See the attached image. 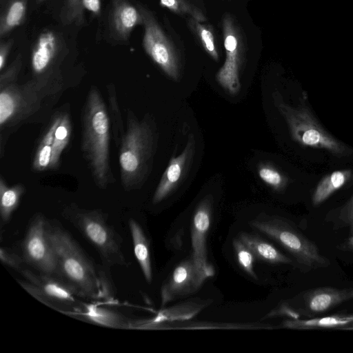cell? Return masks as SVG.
<instances>
[{
  "mask_svg": "<svg viewBox=\"0 0 353 353\" xmlns=\"http://www.w3.org/2000/svg\"><path fill=\"white\" fill-rule=\"evenodd\" d=\"M250 225L277 242L305 270H316L330 265L328 259L321 253L314 242L282 218L258 217L250 222Z\"/></svg>",
  "mask_w": 353,
  "mask_h": 353,
  "instance_id": "obj_7",
  "label": "cell"
},
{
  "mask_svg": "<svg viewBox=\"0 0 353 353\" xmlns=\"http://www.w3.org/2000/svg\"><path fill=\"white\" fill-rule=\"evenodd\" d=\"M212 208L213 198L210 194L207 195L195 209L191 227V256L199 270L208 277L214 272L207 255V236L212 222Z\"/></svg>",
  "mask_w": 353,
  "mask_h": 353,
  "instance_id": "obj_14",
  "label": "cell"
},
{
  "mask_svg": "<svg viewBox=\"0 0 353 353\" xmlns=\"http://www.w3.org/2000/svg\"><path fill=\"white\" fill-rule=\"evenodd\" d=\"M81 148L95 184L105 190L114 183L110 161L111 125L98 89L92 87L81 114Z\"/></svg>",
  "mask_w": 353,
  "mask_h": 353,
  "instance_id": "obj_2",
  "label": "cell"
},
{
  "mask_svg": "<svg viewBox=\"0 0 353 353\" xmlns=\"http://www.w3.org/2000/svg\"><path fill=\"white\" fill-rule=\"evenodd\" d=\"M0 260L3 264L19 273L28 265L22 256L17 254L8 248L1 247Z\"/></svg>",
  "mask_w": 353,
  "mask_h": 353,
  "instance_id": "obj_35",
  "label": "cell"
},
{
  "mask_svg": "<svg viewBox=\"0 0 353 353\" xmlns=\"http://www.w3.org/2000/svg\"><path fill=\"white\" fill-rule=\"evenodd\" d=\"M128 225L134 256L145 281L150 283L152 281V269L149 242L143 228L136 220L129 219Z\"/></svg>",
  "mask_w": 353,
  "mask_h": 353,
  "instance_id": "obj_21",
  "label": "cell"
},
{
  "mask_svg": "<svg viewBox=\"0 0 353 353\" xmlns=\"http://www.w3.org/2000/svg\"><path fill=\"white\" fill-rule=\"evenodd\" d=\"M101 0H65L60 13L64 25L82 24L86 12L98 16L101 13Z\"/></svg>",
  "mask_w": 353,
  "mask_h": 353,
  "instance_id": "obj_24",
  "label": "cell"
},
{
  "mask_svg": "<svg viewBox=\"0 0 353 353\" xmlns=\"http://www.w3.org/2000/svg\"><path fill=\"white\" fill-rule=\"evenodd\" d=\"M282 326L294 330L343 329L350 330L353 327V312L308 319H290L284 321Z\"/></svg>",
  "mask_w": 353,
  "mask_h": 353,
  "instance_id": "obj_18",
  "label": "cell"
},
{
  "mask_svg": "<svg viewBox=\"0 0 353 353\" xmlns=\"http://www.w3.org/2000/svg\"><path fill=\"white\" fill-rule=\"evenodd\" d=\"M46 1V0H37V3H42V2H43V1Z\"/></svg>",
  "mask_w": 353,
  "mask_h": 353,
  "instance_id": "obj_39",
  "label": "cell"
},
{
  "mask_svg": "<svg viewBox=\"0 0 353 353\" xmlns=\"http://www.w3.org/2000/svg\"><path fill=\"white\" fill-rule=\"evenodd\" d=\"M71 134V120L68 114L64 112L56 129L50 169L57 170L59 168L62 152L70 141Z\"/></svg>",
  "mask_w": 353,
  "mask_h": 353,
  "instance_id": "obj_27",
  "label": "cell"
},
{
  "mask_svg": "<svg viewBox=\"0 0 353 353\" xmlns=\"http://www.w3.org/2000/svg\"><path fill=\"white\" fill-rule=\"evenodd\" d=\"M156 146L150 119L138 120L128 110L125 134L119 147L121 181L125 191L139 189L150 172Z\"/></svg>",
  "mask_w": 353,
  "mask_h": 353,
  "instance_id": "obj_3",
  "label": "cell"
},
{
  "mask_svg": "<svg viewBox=\"0 0 353 353\" xmlns=\"http://www.w3.org/2000/svg\"><path fill=\"white\" fill-rule=\"evenodd\" d=\"M208 278L199 270L192 256L182 261L161 286V306L195 293Z\"/></svg>",
  "mask_w": 353,
  "mask_h": 353,
  "instance_id": "obj_13",
  "label": "cell"
},
{
  "mask_svg": "<svg viewBox=\"0 0 353 353\" xmlns=\"http://www.w3.org/2000/svg\"><path fill=\"white\" fill-rule=\"evenodd\" d=\"M350 330H353V327L350 329Z\"/></svg>",
  "mask_w": 353,
  "mask_h": 353,
  "instance_id": "obj_40",
  "label": "cell"
},
{
  "mask_svg": "<svg viewBox=\"0 0 353 353\" xmlns=\"http://www.w3.org/2000/svg\"><path fill=\"white\" fill-rule=\"evenodd\" d=\"M59 70L33 77L23 84H10L0 90V128L17 125L30 119L41 108L43 101L62 90Z\"/></svg>",
  "mask_w": 353,
  "mask_h": 353,
  "instance_id": "obj_4",
  "label": "cell"
},
{
  "mask_svg": "<svg viewBox=\"0 0 353 353\" xmlns=\"http://www.w3.org/2000/svg\"><path fill=\"white\" fill-rule=\"evenodd\" d=\"M239 239L252 250L256 258L272 264H291V259L271 243L256 234L241 232Z\"/></svg>",
  "mask_w": 353,
  "mask_h": 353,
  "instance_id": "obj_20",
  "label": "cell"
},
{
  "mask_svg": "<svg viewBox=\"0 0 353 353\" xmlns=\"http://www.w3.org/2000/svg\"><path fill=\"white\" fill-rule=\"evenodd\" d=\"M351 300H353V287L316 288L304 292L293 299L292 303L281 304L269 316H285L292 319L313 318Z\"/></svg>",
  "mask_w": 353,
  "mask_h": 353,
  "instance_id": "obj_8",
  "label": "cell"
},
{
  "mask_svg": "<svg viewBox=\"0 0 353 353\" xmlns=\"http://www.w3.org/2000/svg\"><path fill=\"white\" fill-rule=\"evenodd\" d=\"M62 115L63 112H59L53 116L41 137L33 158L32 168L34 170L41 172L50 169L55 132L61 122Z\"/></svg>",
  "mask_w": 353,
  "mask_h": 353,
  "instance_id": "obj_23",
  "label": "cell"
},
{
  "mask_svg": "<svg viewBox=\"0 0 353 353\" xmlns=\"http://www.w3.org/2000/svg\"><path fill=\"white\" fill-rule=\"evenodd\" d=\"M61 41L58 35L50 30H43L34 41L31 52V68L33 77L54 70Z\"/></svg>",
  "mask_w": 353,
  "mask_h": 353,
  "instance_id": "obj_16",
  "label": "cell"
},
{
  "mask_svg": "<svg viewBox=\"0 0 353 353\" xmlns=\"http://www.w3.org/2000/svg\"><path fill=\"white\" fill-rule=\"evenodd\" d=\"M336 222L341 227H347L353 236V194L339 210Z\"/></svg>",
  "mask_w": 353,
  "mask_h": 353,
  "instance_id": "obj_36",
  "label": "cell"
},
{
  "mask_svg": "<svg viewBox=\"0 0 353 353\" xmlns=\"http://www.w3.org/2000/svg\"><path fill=\"white\" fill-rule=\"evenodd\" d=\"M272 329L268 324L259 323H193L190 325L180 326L178 329Z\"/></svg>",
  "mask_w": 353,
  "mask_h": 353,
  "instance_id": "obj_33",
  "label": "cell"
},
{
  "mask_svg": "<svg viewBox=\"0 0 353 353\" xmlns=\"http://www.w3.org/2000/svg\"><path fill=\"white\" fill-rule=\"evenodd\" d=\"M25 192L23 184L18 183L8 187L3 178H0V216L1 225L9 223L12 213L17 209Z\"/></svg>",
  "mask_w": 353,
  "mask_h": 353,
  "instance_id": "obj_25",
  "label": "cell"
},
{
  "mask_svg": "<svg viewBox=\"0 0 353 353\" xmlns=\"http://www.w3.org/2000/svg\"><path fill=\"white\" fill-rule=\"evenodd\" d=\"M22 58L21 55L19 54L12 63L4 71H1L0 75V90L3 88L15 83L19 72L21 69Z\"/></svg>",
  "mask_w": 353,
  "mask_h": 353,
  "instance_id": "obj_34",
  "label": "cell"
},
{
  "mask_svg": "<svg viewBox=\"0 0 353 353\" xmlns=\"http://www.w3.org/2000/svg\"><path fill=\"white\" fill-rule=\"evenodd\" d=\"M73 314L80 315L92 323L111 328L130 329L132 325V323L122 314L96 303L83 305L81 310Z\"/></svg>",
  "mask_w": 353,
  "mask_h": 353,
  "instance_id": "obj_19",
  "label": "cell"
},
{
  "mask_svg": "<svg viewBox=\"0 0 353 353\" xmlns=\"http://www.w3.org/2000/svg\"><path fill=\"white\" fill-rule=\"evenodd\" d=\"M258 174L265 183L276 191L283 190L287 185L286 176L272 164H260Z\"/></svg>",
  "mask_w": 353,
  "mask_h": 353,
  "instance_id": "obj_30",
  "label": "cell"
},
{
  "mask_svg": "<svg viewBox=\"0 0 353 353\" xmlns=\"http://www.w3.org/2000/svg\"><path fill=\"white\" fill-rule=\"evenodd\" d=\"M46 230L59 278L72 286L81 298L114 302V292L105 273L96 268L68 231L48 219Z\"/></svg>",
  "mask_w": 353,
  "mask_h": 353,
  "instance_id": "obj_1",
  "label": "cell"
},
{
  "mask_svg": "<svg viewBox=\"0 0 353 353\" xmlns=\"http://www.w3.org/2000/svg\"><path fill=\"white\" fill-rule=\"evenodd\" d=\"M339 248L343 251L353 252V236H350L341 243Z\"/></svg>",
  "mask_w": 353,
  "mask_h": 353,
  "instance_id": "obj_38",
  "label": "cell"
},
{
  "mask_svg": "<svg viewBox=\"0 0 353 353\" xmlns=\"http://www.w3.org/2000/svg\"><path fill=\"white\" fill-rule=\"evenodd\" d=\"M13 45V40L10 39L4 42H1L0 45V70L3 71L6 63Z\"/></svg>",
  "mask_w": 353,
  "mask_h": 353,
  "instance_id": "obj_37",
  "label": "cell"
},
{
  "mask_svg": "<svg viewBox=\"0 0 353 353\" xmlns=\"http://www.w3.org/2000/svg\"><path fill=\"white\" fill-rule=\"evenodd\" d=\"M143 17V46L146 53L163 72L174 81L180 77V65L176 52L153 14L138 7Z\"/></svg>",
  "mask_w": 353,
  "mask_h": 353,
  "instance_id": "obj_10",
  "label": "cell"
},
{
  "mask_svg": "<svg viewBox=\"0 0 353 353\" xmlns=\"http://www.w3.org/2000/svg\"><path fill=\"white\" fill-rule=\"evenodd\" d=\"M352 179L353 170L350 169L336 170L325 175L319 181L313 192V205H321Z\"/></svg>",
  "mask_w": 353,
  "mask_h": 353,
  "instance_id": "obj_22",
  "label": "cell"
},
{
  "mask_svg": "<svg viewBox=\"0 0 353 353\" xmlns=\"http://www.w3.org/2000/svg\"><path fill=\"white\" fill-rule=\"evenodd\" d=\"M107 93L109 103L110 112L108 114L111 125V132L114 144L116 147L119 148L125 134V128L114 87L113 85H107Z\"/></svg>",
  "mask_w": 353,
  "mask_h": 353,
  "instance_id": "obj_28",
  "label": "cell"
},
{
  "mask_svg": "<svg viewBox=\"0 0 353 353\" xmlns=\"http://www.w3.org/2000/svg\"><path fill=\"white\" fill-rule=\"evenodd\" d=\"M223 32L225 49V60L216 74L220 85L232 95L241 90L239 77L242 63V41L239 31L230 14L223 19Z\"/></svg>",
  "mask_w": 353,
  "mask_h": 353,
  "instance_id": "obj_12",
  "label": "cell"
},
{
  "mask_svg": "<svg viewBox=\"0 0 353 353\" xmlns=\"http://www.w3.org/2000/svg\"><path fill=\"white\" fill-rule=\"evenodd\" d=\"M143 24V17L127 0H113L111 10V29L117 39H128L132 30Z\"/></svg>",
  "mask_w": 353,
  "mask_h": 353,
  "instance_id": "obj_17",
  "label": "cell"
},
{
  "mask_svg": "<svg viewBox=\"0 0 353 353\" xmlns=\"http://www.w3.org/2000/svg\"><path fill=\"white\" fill-rule=\"evenodd\" d=\"M162 6L180 14H188L191 18L203 22L207 20L203 13L195 6L186 0H160Z\"/></svg>",
  "mask_w": 353,
  "mask_h": 353,
  "instance_id": "obj_32",
  "label": "cell"
},
{
  "mask_svg": "<svg viewBox=\"0 0 353 353\" xmlns=\"http://www.w3.org/2000/svg\"><path fill=\"white\" fill-rule=\"evenodd\" d=\"M275 106L285 119L293 140L303 147L323 150L338 157H347L352 150L329 133L305 103L304 97L291 105L277 92L273 94Z\"/></svg>",
  "mask_w": 353,
  "mask_h": 353,
  "instance_id": "obj_5",
  "label": "cell"
},
{
  "mask_svg": "<svg viewBox=\"0 0 353 353\" xmlns=\"http://www.w3.org/2000/svg\"><path fill=\"white\" fill-rule=\"evenodd\" d=\"M62 216L96 249L104 265L127 266L121 236L108 223L101 210L85 209L71 203L63 210Z\"/></svg>",
  "mask_w": 353,
  "mask_h": 353,
  "instance_id": "obj_6",
  "label": "cell"
},
{
  "mask_svg": "<svg viewBox=\"0 0 353 353\" xmlns=\"http://www.w3.org/2000/svg\"><path fill=\"white\" fill-rule=\"evenodd\" d=\"M24 280L19 281L22 288L34 298L55 309L70 306L80 297L70 284L54 276L32 272L27 267L20 272Z\"/></svg>",
  "mask_w": 353,
  "mask_h": 353,
  "instance_id": "obj_9",
  "label": "cell"
},
{
  "mask_svg": "<svg viewBox=\"0 0 353 353\" xmlns=\"http://www.w3.org/2000/svg\"><path fill=\"white\" fill-rule=\"evenodd\" d=\"M46 219L39 213L30 221L22 242V256L38 272L59 278L55 255L46 234Z\"/></svg>",
  "mask_w": 353,
  "mask_h": 353,
  "instance_id": "obj_11",
  "label": "cell"
},
{
  "mask_svg": "<svg viewBox=\"0 0 353 353\" xmlns=\"http://www.w3.org/2000/svg\"><path fill=\"white\" fill-rule=\"evenodd\" d=\"M232 244L239 266L250 276L256 279L257 276L254 270V262L256 258L254 253L239 237L235 238Z\"/></svg>",
  "mask_w": 353,
  "mask_h": 353,
  "instance_id": "obj_31",
  "label": "cell"
},
{
  "mask_svg": "<svg viewBox=\"0 0 353 353\" xmlns=\"http://www.w3.org/2000/svg\"><path fill=\"white\" fill-rule=\"evenodd\" d=\"M195 152V140L190 134L185 148L180 154L173 157L163 172L154 193L152 202L159 203L169 196L179 185L192 163Z\"/></svg>",
  "mask_w": 353,
  "mask_h": 353,
  "instance_id": "obj_15",
  "label": "cell"
},
{
  "mask_svg": "<svg viewBox=\"0 0 353 353\" xmlns=\"http://www.w3.org/2000/svg\"><path fill=\"white\" fill-rule=\"evenodd\" d=\"M189 24L195 32L206 52L216 61L219 60V54L215 45L214 37L212 28L191 18Z\"/></svg>",
  "mask_w": 353,
  "mask_h": 353,
  "instance_id": "obj_29",
  "label": "cell"
},
{
  "mask_svg": "<svg viewBox=\"0 0 353 353\" xmlns=\"http://www.w3.org/2000/svg\"><path fill=\"white\" fill-rule=\"evenodd\" d=\"M29 0H7L0 17V37H3L24 21Z\"/></svg>",
  "mask_w": 353,
  "mask_h": 353,
  "instance_id": "obj_26",
  "label": "cell"
}]
</instances>
